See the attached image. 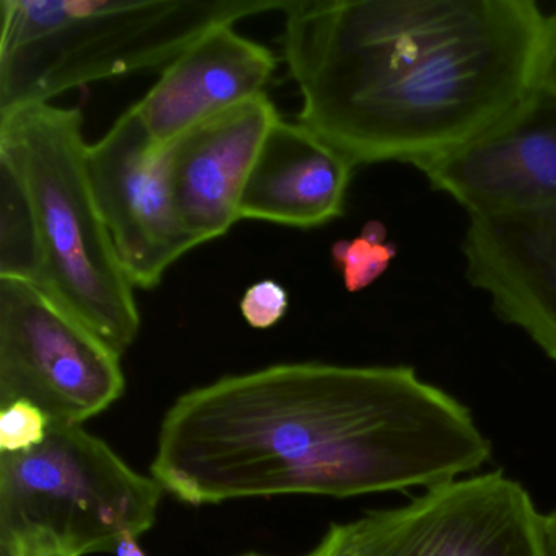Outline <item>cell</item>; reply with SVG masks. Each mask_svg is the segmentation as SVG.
Returning <instances> with one entry per match:
<instances>
[{
	"label": "cell",
	"mask_w": 556,
	"mask_h": 556,
	"mask_svg": "<svg viewBox=\"0 0 556 556\" xmlns=\"http://www.w3.org/2000/svg\"><path fill=\"white\" fill-rule=\"evenodd\" d=\"M490 458L470 409L413 367L286 363L177 399L151 473L181 503L203 506L428 490Z\"/></svg>",
	"instance_id": "obj_1"
},
{
	"label": "cell",
	"mask_w": 556,
	"mask_h": 556,
	"mask_svg": "<svg viewBox=\"0 0 556 556\" xmlns=\"http://www.w3.org/2000/svg\"><path fill=\"white\" fill-rule=\"evenodd\" d=\"M282 58L299 123L356 167H422L532 92L533 0H288Z\"/></svg>",
	"instance_id": "obj_2"
},
{
	"label": "cell",
	"mask_w": 556,
	"mask_h": 556,
	"mask_svg": "<svg viewBox=\"0 0 556 556\" xmlns=\"http://www.w3.org/2000/svg\"><path fill=\"white\" fill-rule=\"evenodd\" d=\"M288 0H2L0 115L77 87L164 71L220 25Z\"/></svg>",
	"instance_id": "obj_3"
},
{
	"label": "cell",
	"mask_w": 556,
	"mask_h": 556,
	"mask_svg": "<svg viewBox=\"0 0 556 556\" xmlns=\"http://www.w3.org/2000/svg\"><path fill=\"white\" fill-rule=\"evenodd\" d=\"M83 125L80 110L51 103L0 115V164L30 204L35 285L123 354L138 338L141 315L97 203Z\"/></svg>",
	"instance_id": "obj_4"
},
{
	"label": "cell",
	"mask_w": 556,
	"mask_h": 556,
	"mask_svg": "<svg viewBox=\"0 0 556 556\" xmlns=\"http://www.w3.org/2000/svg\"><path fill=\"white\" fill-rule=\"evenodd\" d=\"M164 488L83 425L51 422L22 454H0V545L47 542L73 556L118 549L154 526Z\"/></svg>",
	"instance_id": "obj_5"
},
{
	"label": "cell",
	"mask_w": 556,
	"mask_h": 556,
	"mask_svg": "<svg viewBox=\"0 0 556 556\" xmlns=\"http://www.w3.org/2000/svg\"><path fill=\"white\" fill-rule=\"evenodd\" d=\"M314 556H548L543 516L503 471L428 488L406 506L333 523Z\"/></svg>",
	"instance_id": "obj_6"
},
{
	"label": "cell",
	"mask_w": 556,
	"mask_h": 556,
	"mask_svg": "<svg viewBox=\"0 0 556 556\" xmlns=\"http://www.w3.org/2000/svg\"><path fill=\"white\" fill-rule=\"evenodd\" d=\"M119 357L34 282L0 278V408L22 400L83 425L125 393Z\"/></svg>",
	"instance_id": "obj_7"
},
{
	"label": "cell",
	"mask_w": 556,
	"mask_h": 556,
	"mask_svg": "<svg viewBox=\"0 0 556 556\" xmlns=\"http://www.w3.org/2000/svg\"><path fill=\"white\" fill-rule=\"evenodd\" d=\"M97 203L135 288L154 289L194 242L175 201L170 152L152 141L132 105L89 148Z\"/></svg>",
	"instance_id": "obj_8"
},
{
	"label": "cell",
	"mask_w": 556,
	"mask_h": 556,
	"mask_svg": "<svg viewBox=\"0 0 556 556\" xmlns=\"http://www.w3.org/2000/svg\"><path fill=\"white\" fill-rule=\"evenodd\" d=\"M468 216L556 204V99L532 90L496 125L419 167Z\"/></svg>",
	"instance_id": "obj_9"
},
{
	"label": "cell",
	"mask_w": 556,
	"mask_h": 556,
	"mask_svg": "<svg viewBox=\"0 0 556 556\" xmlns=\"http://www.w3.org/2000/svg\"><path fill=\"white\" fill-rule=\"evenodd\" d=\"M462 253L465 278L497 317L556 361V204L468 216Z\"/></svg>",
	"instance_id": "obj_10"
},
{
	"label": "cell",
	"mask_w": 556,
	"mask_h": 556,
	"mask_svg": "<svg viewBox=\"0 0 556 556\" xmlns=\"http://www.w3.org/2000/svg\"><path fill=\"white\" fill-rule=\"evenodd\" d=\"M279 118L275 103L263 93L167 146L175 201L194 245L226 236L239 223L243 188Z\"/></svg>",
	"instance_id": "obj_11"
},
{
	"label": "cell",
	"mask_w": 556,
	"mask_h": 556,
	"mask_svg": "<svg viewBox=\"0 0 556 556\" xmlns=\"http://www.w3.org/2000/svg\"><path fill=\"white\" fill-rule=\"evenodd\" d=\"M220 25L172 61L141 102L135 103L152 141L167 148L201 123L265 93L278 60Z\"/></svg>",
	"instance_id": "obj_12"
},
{
	"label": "cell",
	"mask_w": 556,
	"mask_h": 556,
	"mask_svg": "<svg viewBox=\"0 0 556 556\" xmlns=\"http://www.w3.org/2000/svg\"><path fill=\"white\" fill-rule=\"evenodd\" d=\"M353 161L302 123L279 118L256 155L240 220L314 229L343 216Z\"/></svg>",
	"instance_id": "obj_13"
},
{
	"label": "cell",
	"mask_w": 556,
	"mask_h": 556,
	"mask_svg": "<svg viewBox=\"0 0 556 556\" xmlns=\"http://www.w3.org/2000/svg\"><path fill=\"white\" fill-rule=\"evenodd\" d=\"M38 255L34 217L24 188L0 164V278L37 282Z\"/></svg>",
	"instance_id": "obj_14"
},
{
	"label": "cell",
	"mask_w": 556,
	"mask_h": 556,
	"mask_svg": "<svg viewBox=\"0 0 556 556\" xmlns=\"http://www.w3.org/2000/svg\"><path fill=\"white\" fill-rule=\"evenodd\" d=\"M396 253L399 247L387 240V227L380 220H369L359 236L331 247V258L350 292L364 291L374 285L392 265Z\"/></svg>",
	"instance_id": "obj_15"
},
{
	"label": "cell",
	"mask_w": 556,
	"mask_h": 556,
	"mask_svg": "<svg viewBox=\"0 0 556 556\" xmlns=\"http://www.w3.org/2000/svg\"><path fill=\"white\" fill-rule=\"evenodd\" d=\"M51 419L30 402H14L0 408V454H22L47 438Z\"/></svg>",
	"instance_id": "obj_16"
},
{
	"label": "cell",
	"mask_w": 556,
	"mask_h": 556,
	"mask_svg": "<svg viewBox=\"0 0 556 556\" xmlns=\"http://www.w3.org/2000/svg\"><path fill=\"white\" fill-rule=\"evenodd\" d=\"M289 308V294L285 286L273 279L255 282L247 289L240 301V311L247 324L256 330L275 327Z\"/></svg>",
	"instance_id": "obj_17"
},
{
	"label": "cell",
	"mask_w": 556,
	"mask_h": 556,
	"mask_svg": "<svg viewBox=\"0 0 556 556\" xmlns=\"http://www.w3.org/2000/svg\"><path fill=\"white\" fill-rule=\"evenodd\" d=\"M532 90L556 99V14L546 17L533 71Z\"/></svg>",
	"instance_id": "obj_18"
},
{
	"label": "cell",
	"mask_w": 556,
	"mask_h": 556,
	"mask_svg": "<svg viewBox=\"0 0 556 556\" xmlns=\"http://www.w3.org/2000/svg\"><path fill=\"white\" fill-rule=\"evenodd\" d=\"M2 556H73L45 542L5 543L0 545Z\"/></svg>",
	"instance_id": "obj_19"
},
{
	"label": "cell",
	"mask_w": 556,
	"mask_h": 556,
	"mask_svg": "<svg viewBox=\"0 0 556 556\" xmlns=\"http://www.w3.org/2000/svg\"><path fill=\"white\" fill-rule=\"evenodd\" d=\"M543 533L548 556H556V510L543 516Z\"/></svg>",
	"instance_id": "obj_20"
},
{
	"label": "cell",
	"mask_w": 556,
	"mask_h": 556,
	"mask_svg": "<svg viewBox=\"0 0 556 556\" xmlns=\"http://www.w3.org/2000/svg\"><path fill=\"white\" fill-rule=\"evenodd\" d=\"M116 556H148L144 552H142L141 546H139V543L136 542V536H125V540H123L122 545L118 546V549H116Z\"/></svg>",
	"instance_id": "obj_21"
},
{
	"label": "cell",
	"mask_w": 556,
	"mask_h": 556,
	"mask_svg": "<svg viewBox=\"0 0 556 556\" xmlns=\"http://www.w3.org/2000/svg\"><path fill=\"white\" fill-rule=\"evenodd\" d=\"M237 556H266V555H260V553L249 552V553H242V555H237ZM304 556H314V555H312V552H308L307 555H304Z\"/></svg>",
	"instance_id": "obj_22"
}]
</instances>
